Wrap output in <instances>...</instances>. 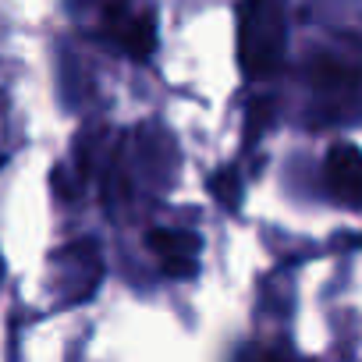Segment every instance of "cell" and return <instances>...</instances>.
<instances>
[{
    "label": "cell",
    "mask_w": 362,
    "mask_h": 362,
    "mask_svg": "<svg viewBox=\"0 0 362 362\" xmlns=\"http://www.w3.org/2000/svg\"><path fill=\"white\" fill-rule=\"evenodd\" d=\"M107 22L117 36V43L132 54V57H149L153 47H156V18L149 8H139V4H128V0H114L107 4Z\"/></svg>",
    "instance_id": "cell-1"
},
{
    "label": "cell",
    "mask_w": 362,
    "mask_h": 362,
    "mask_svg": "<svg viewBox=\"0 0 362 362\" xmlns=\"http://www.w3.org/2000/svg\"><path fill=\"white\" fill-rule=\"evenodd\" d=\"M327 185L348 210H362V153L348 142L327 153Z\"/></svg>",
    "instance_id": "cell-2"
},
{
    "label": "cell",
    "mask_w": 362,
    "mask_h": 362,
    "mask_svg": "<svg viewBox=\"0 0 362 362\" xmlns=\"http://www.w3.org/2000/svg\"><path fill=\"white\" fill-rule=\"evenodd\" d=\"M149 249L160 256L163 270L174 277H192L199 267V235L192 231H153L149 235Z\"/></svg>",
    "instance_id": "cell-3"
},
{
    "label": "cell",
    "mask_w": 362,
    "mask_h": 362,
    "mask_svg": "<svg viewBox=\"0 0 362 362\" xmlns=\"http://www.w3.org/2000/svg\"><path fill=\"white\" fill-rule=\"evenodd\" d=\"M210 189H214V196H217L224 206H235V203H238V177H235V170L214 174V177H210Z\"/></svg>",
    "instance_id": "cell-4"
}]
</instances>
